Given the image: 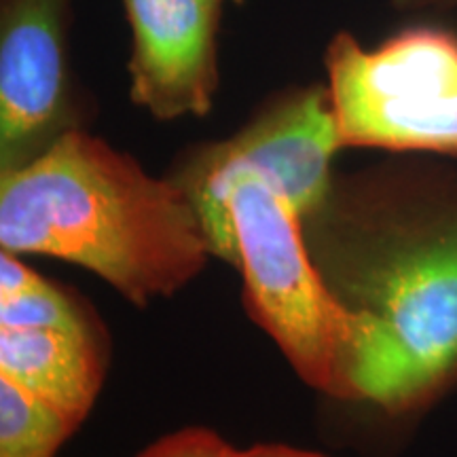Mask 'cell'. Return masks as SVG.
I'll list each match as a JSON object with an SVG mask.
<instances>
[{
	"label": "cell",
	"mask_w": 457,
	"mask_h": 457,
	"mask_svg": "<svg viewBox=\"0 0 457 457\" xmlns=\"http://www.w3.org/2000/svg\"><path fill=\"white\" fill-rule=\"evenodd\" d=\"M228 445L214 432L188 428L165 436L140 457H225Z\"/></svg>",
	"instance_id": "8fae6325"
},
{
	"label": "cell",
	"mask_w": 457,
	"mask_h": 457,
	"mask_svg": "<svg viewBox=\"0 0 457 457\" xmlns=\"http://www.w3.org/2000/svg\"><path fill=\"white\" fill-rule=\"evenodd\" d=\"M0 244L87 267L136 305L176 293L212 254L179 182L77 129L3 171Z\"/></svg>",
	"instance_id": "6da1fadb"
},
{
	"label": "cell",
	"mask_w": 457,
	"mask_h": 457,
	"mask_svg": "<svg viewBox=\"0 0 457 457\" xmlns=\"http://www.w3.org/2000/svg\"><path fill=\"white\" fill-rule=\"evenodd\" d=\"M191 202L210 253L242 270L248 312L296 373L330 396L362 400L379 328L369 312L345 305L320 279L288 199L242 174Z\"/></svg>",
	"instance_id": "7a4b0ae2"
},
{
	"label": "cell",
	"mask_w": 457,
	"mask_h": 457,
	"mask_svg": "<svg viewBox=\"0 0 457 457\" xmlns=\"http://www.w3.org/2000/svg\"><path fill=\"white\" fill-rule=\"evenodd\" d=\"M0 328H87L60 290L41 279L26 293L0 299Z\"/></svg>",
	"instance_id": "30bf717a"
},
{
	"label": "cell",
	"mask_w": 457,
	"mask_h": 457,
	"mask_svg": "<svg viewBox=\"0 0 457 457\" xmlns=\"http://www.w3.org/2000/svg\"><path fill=\"white\" fill-rule=\"evenodd\" d=\"M403 9H426V7H441V9H457V0H394Z\"/></svg>",
	"instance_id": "5bb4252c"
},
{
	"label": "cell",
	"mask_w": 457,
	"mask_h": 457,
	"mask_svg": "<svg viewBox=\"0 0 457 457\" xmlns=\"http://www.w3.org/2000/svg\"><path fill=\"white\" fill-rule=\"evenodd\" d=\"M225 457H324V455L313 453V451L286 447V445H259V447L245 449V451L233 449L231 445H228Z\"/></svg>",
	"instance_id": "4fadbf2b"
},
{
	"label": "cell",
	"mask_w": 457,
	"mask_h": 457,
	"mask_svg": "<svg viewBox=\"0 0 457 457\" xmlns=\"http://www.w3.org/2000/svg\"><path fill=\"white\" fill-rule=\"evenodd\" d=\"M0 375L81 424L102 381L89 330L0 328Z\"/></svg>",
	"instance_id": "ba28073f"
},
{
	"label": "cell",
	"mask_w": 457,
	"mask_h": 457,
	"mask_svg": "<svg viewBox=\"0 0 457 457\" xmlns=\"http://www.w3.org/2000/svg\"><path fill=\"white\" fill-rule=\"evenodd\" d=\"M390 220L353 307L379 328L362 400L403 415L457 377V187Z\"/></svg>",
	"instance_id": "3957f363"
},
{
	"label": "cell",
	"mask_w": 457,
	"mask_h": 457,
	"mask_svg": "<svg viewBox=\"0 0 457 457\" xmlns=\"http://www.w3.org/2000/svg\"><path fill=\"white\" fill-rule=\"evenodd\" d=\"M71 0H3L0 11V157L15 170L47 148L66 104Z\"/></svg>",
	"instance_id": "8992f818"
},
{
	"label": "cell",
	"mask_w": 457,
	"mask_h": 457,
	"mask_svg": "<svg viewBox=\"0 0 457 457\" xmlns=\"http://www.w3.org/2000/svg\"><path fill=\"white\" fill-rule=\"evenodd\" d=\"M339 148L328 89L313 87L270 108L233 138L205 148L176 182L188 197H197L250 174L307 214L327 199L330 163Z\"/></svg>",
	"instance_id": "5b68a950"
},
{
	"label": "cell",
	"mask_w": 457,
	"mask_h": 457,
	"mask_svg": "<svg viewBox=\"0 0 457 457\" xmlns=\"http://www.w3.org/2000/svg\"><path fill=\"white\" fill-rule=\"evenodd\" d=\"M225 0H123L134 34L131 98L157 119L205 114L216 91Z\"/></svg>",
	"instance_id": "52a82bcc"
},
{
	"label": "cell",
	"mask_w": 457,
	"mask_h": 457,
	"mask_svg": "<svg viewBox=\"0 0 457 457\" xmlns=\"http://www.w3.org/2000/svg\"><path fill=\"white\" fill-rule=\"evenodd\" d=\"M341 146L457 155V38L415 28L362 49L339 34L327 54Z\"/></svg>",
	"instance_id": "277c9868"
},
{
	"label": "cell",
	"mask_w": 457,
	"mask_h": 457,
	"mask_svg": "<svg viewBox=\"0 0 457 457\" xmlns=\"http://www.w3.org/2000/svg\"><path fill=\"white\" fill-rule=\"evenodd\" d=\"M77 428L45 400L0 375V457H54Z\"/></svg>",
	"instance_id": "9c48e42d"
},
{
	"label": "cell",
	"mask_w": 457,
	"mask_h": 457,
	"mask_svg": "<svg viewBox=\"0 0 457 457\" xmlns=\"http://www.w3.org/2000/svg\"><path fill=\"white\" fill-rule=\"evenodd\" d=\"M38 282H41V278L30 267L17 261L13 253L4 250L3 256H0V299L26 293L28 288H32Z\"/></svg>",
	"instance_id": "7c38bea8"
}]
</instances>
